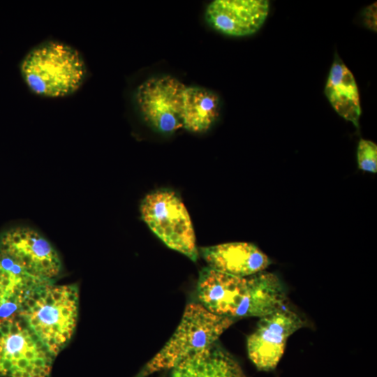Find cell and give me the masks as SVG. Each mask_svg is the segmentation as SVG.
I'll return each instance as SVG.
<instances>
[{"mask_svg":"<svg viewBox=\"0 0 377 377\" xmlns=\"http://www.w3.org/2000/svg\"><path fill=\"white\" fill-rule=\"evenodd\" d=\"M40 323V319L36 313H34V316L31 317L29 325L30 326L35 327Z\"/></svg>","mask_w":377,"mask_h":377,"instance_id":"cell-18","label":"cell"},{"mask_svg":"<svg viewBox=\"0 0 377 377\" xmlns=\"http://www.w3.org/2000/svg\"><path fill=\"white\" fill-rule=\"evenodd\" d=\"M43 345V343L41 339H40L39 340H38L36 342L34 343V346L36 348H41Z\"/></svg>","mask_w":377,"mask_h":377,"instance_id":"cell-27","label":"cell"},{"mask_svg":"<svg viewBox=\"0 0 377 377\" xmlns=\"http://www.w3.org/2000/svg\"><path fill=\"white\" fill-rule=\"evenodd\" d=\"M36 304L39 305L41 307H43V306H44L45 305L44 300H42V299H40L38 301H37Z\"/></svg>","mask_w":377,"mask_h":377,"instance_id":"cell-37","label":"cell"},{"mask_svg":"<svg viewBox=\"0 0 377 377\" xmlns=\"http://www.w3.org/2000/svg\"><path fill=\"white\" fill-rule=\"evenodd\" d=\"M20 70L31 91L48 98L75 93L88 76L82 53L57 39L45 40L31 48L22 59Z\"/></svg>","mask_w":377,"mask_h":377,"instance_id":"cell-2","label":"cell"},{"mask_svg":"<svg viewBox=\"0 0 377 377\" xmlns=\"http://www.w3.org/2000/svg\"><path fill=\"white\" fill-rule=\"evenodd\" d=\"M71 294L72 295H74L75 297H78V295H77V290H75V288H73L71 289Z\"/></svg>","mask_w":377,"mask_h":377,"instance_id":"cell-42","label":"cell"},{"mask_svg":"<svg viewBox=\"0 0 377 377\" xmlns=\"http://www.w3.org/2000/svg\"><path fill=\"white\" fill-rule=\"evenodd\" d=\"M54 291L58 292L61 294H64V286L62 287H57L54 289H53Z\"/></svg>","mask_w":377,"mask_h":377,"instance_id":"cell-32","label":"cell"},{"mask_svg":"<svg viewBox=\"0 0 377 377\" xmlns=\"http://www.w3.org/2000/svg\"><path fill=\"white\" fill-rule=\"evenodd\" d=\"M56 340L54 338L49 337L47 344L51 347L56 344Z\"/></svg>","mask_w":377,"mask_h":377,"instance_id":"cell-26","label":"cell"},{"mask_svg":"<svg viewBox=\"0 0 377 377\" xmlns=\"http://www.w3.org/2000/svg\"><path fill=\"white\" fill-rule=\"evenodd\" d=\"M48 290V293L47 297L44 300L45 304L47 306H54L56 302L54 300L52 296V293L50 292V290Z\"/></svg>","mask_w":377,"mask_h":377,"instance_id":"cell-15","label":"cell"},{"mask_svg":"<svg viewBox=\"0 0 377 377\" xmlns=\"http://www.w3.org/2000/svg\"><path fill=\"white\" fill-rule=\"evenodd\" d=\"M197 295L208 311L233 319L260 318L287 304L279 277L264 271L240 277L205 267L200 272Z\"/></svg>","mask_w":377,"mask_h":377,"instance_id":"cell-1","label":"cell"},{"mask_svg":"<svg viewBox=\"0 0 377 377\" xmlns=\"http://www.w3.org/2000/svg\"><path fill=\"white\" fill-rule=\"evenodd\" d=\"M234 322L233 318L212 313L200 303L188 304L176 330L146 364L140 377L172 369L184 359L216 343Z\"/></svg>","mask_w":377,"mask_h":377,"instance_id":"cell-3","label":"cell"},{"mask_svg":"<svg viewBox=\"0 0 377 377\" xmlns=\"http://www.w3.org/2000/svg\"><path fill=\"white\" fill-rule=\"evenodd\" d=\"M220 101L213 91L199 87H186L183 97V127L193 133L208 131L219 114Z\"/></svg>","mask_w":377,"mask_h":377,"instance_id":"cell-11","label":"cell"},{"mask_svg":"<svg viewBox=\"0 0 377 377\" xmlns=\"http://www.w3.org/2000/svg\"><path fill=\"white\" fill-rule=\"evenodd\" d=\"M200 254L208 267L235 276H249L263 272L271 261L256 245L230 242L202 247Z\"/></svg>","mask_w":377,"mask_h":377,"instance_id":"cell-8","label":"cell"},{"mask_svg":"<svg viewBox=\"0 0 377 377\" xmlns=\"http://www.w3.org/2000/svg\"><path fill=\"white\" fill-rule=\"evenodd\" d=\"M254 331L248 337L249 359L260 371L274 370L281 360L288 339L303 327L305 321L287 304L259 318Z\"/></svg>","mask_w":377,"mask_h":377,"instance_id":"cell-6","label":"cell"},{"mask_svg":"<svg viewBox=\"0 0 377 377\" xmlns=\"http://www.w3.org/2000/svg\"><path fill=\"white\" fill-rule=\"evenodd\" d=\"M51 331L56 332L57 334L61 333V325L59 323H54L51 325Z\"/></svg>","mask_w":377,"mask_h":377,"instance_id":"cell-19","label":"cell"},{"mask_svg":"<svg viewBox=\"0 0 377 377\" xmlns=\"http://www.w3.org/2000/svg\"><path fill=\"white\" fill-rule=\"evenodd\" d=\"M64 306L67 307V308H69L72 306V302H71L70 301H68V300H65L64 302Z\"/></svg>","mask_w":377,"mask_h":377,"instance_id":"cell-38","label":"cell"},{"mask_svg":"<svg viewBox=\"0 0 377 377\" xmlns=\"http://www.w3.org/2000/svg\"><path fill=\"white\" fill-rule=\"evenodd\" d=\"M269 8L267 0H214L207 6L205 16L216 31L242 37L253 34L261 28Z\"/></svg>","mask_w":377,"mask_h":377,"instance_id":"cell-7","label":"cell"},{"mask_svg":"<svg viewBox=\"0 0 377 377\" xmlns=\"http://www.w3.org/2000/svg\"><path fill=\"white\" fill-rule=\"evenodd\" d=\"M172 377H246L235 358L217 342L182 361Z\"/></svg>","mask_w":377,"mask_h":377,"instance_id":"cell-10","label":"cell"},{"mask_svg":"<svg viewBox=\"0 0 377 377\" xmlns=\"http://www.w3.org/2000/svg\"><path fill=\"white\" fill-rule=\"evenodd\" d=\"M20 334L23 338L29 337V334L27 330L20 332Z\"/></svg>","mask_w":377,"mask_h":377,"instance_id":"cell-34","label":"cell"},{"mask_svg":"<svg viewBox=\"0 0 377 377\" xmlns=\"http://www.w3.org/2000/svg\"><path fill=\"white\" fill-rule=\"evenodd\" d=\"M42 329H43V325L39 324L36 326L34 327V330L36 331V332H38L40 331H42Z\"/></svg>","mask_w":377,"mask_h":377,"instance_id":"cell-35","label":"cell"},{"mask_svg":"<svg viewBox=\"0 0 377 377\" xmlns=\"http://www.w3.org/2000/svg\"><path fill=\"white\" fill-rule=\"evenodd\" d=\"M61 335L63 338H64L66 340L68 339L71 337V335L69 334L68 330H63L61 333Z\"/></svg>","mask_w":377,"mask_h":377,"instance_id":"cell-24","label":"cell"},{"mask_svg":"<svg viewBox=\"0 0 377 377\" xmlns=\"http://www.w3.org/2000/svg\"><path fill=\"white\" fill-rule=\"evenodd\" d=\"M31 339L29 336L24 338V342H25L26 344L31 342Z\"/></svg>","mask_w":377,"mask_h":377,"instance_id":"cell-45","label":"cell"},{"mask_svg":"<svg viewBox=\"0 0 377 377\" xmlns=\"http://www.w3.org/2000/svg\"><path fill=\"white\" fill-rule=\"evenodd\" d=\"M34 284V281H27L26 286L28 288H31V286Z\"/></svg>","mask_w":377,"mask_h":377,"instance_id":"cell-36","label":"cell"},{"mask_svg":"<svg viewBox=\"0 0 377 377\" xmlns=\"http://www.w3.org/2000/svg\"><path fill=\"white\" fill-rule=\"evenodd\" d=\"M72 289L71 286H64V292L65 293H71V290Z\"/></svg>","mask_w":377,"mask_h":377,"instance_id":"cell-39","label":"cell"},{"mask_svg":"<svg viewBox=\"0 0 377 377\" xmlns=\"http://www.w3.org/2000/svg\"><path fill=\"white\" fill-rule=\"evenodd\" d=\"M358 168L363 171L376 173L377 145L371 140L361 138L357 149Z\"/></svg>","mask_w":377,"mask_h":377,"instance_id":"cell-12","label":"cell"},{"mask_svg":"<svg viewBox=\"0 0 377 377\" xmlns=\"http://www.w3.org/2000/svg\"><path fill=\"white\" fill-rule=\"evenodd\" d=\"M47 293H48V290L45 291L40 292L39 295H40V299L44 300L47 297Z\"/></svg>","mask_w":377,"mask_h":377,"instance_id":"cell-28","label":"cell"},{"mask_svg":"<svg viewBox=\"0 0 377 377\" xmlns=\"http://www.w3.org/2000/svg\"><path fill=\"white\" fill-rule=\"evenodd\" d=\"M29 337L31 339V341H33L34 343L36 342L38 340L40 339L36 332L30 335Z\"/></svg>","mask_w":377,"mask_h":377,"instance_id":"cell-22","label":"cell"},{"mask_svg":"<svg viewBox=\"0 0 377 377\" xmlns=\"http://www.w3.org/2000/svg\"><path fill=\"white\" fill-rule=\"evenodd\" d=\"M64 297L66 298V300L70 301L71 302H73L77 299V297H75L74 295H72L71 293H68V294L65 293Z\"/></svg>","mask_w":377,"mask_h":377,"instance_id":"cell-20","label":"cell"},{"mask_svg":"<svg viewBox=\"0 0 377 377\" xmlns=\"http://www.w3.org/2000/svg\"><path fill=\"white\" fill-rule=\"evenodd\" d=\"M54 339L56 340V342L58 343H64V341H66V339L63 338L60 334H57Z\"/></svg>","mask_w":377,"mask_h":377,"instance_id":"cell-21","label":"cell"},{"mask_svg":"<svg viewBox=\"0 0 377 377\" xmlns=\"http://www.w3.org/2000/svg\"><path fill=\"white\" fill-rule=\"evenodd\" d=\"M31 308L27 305H24V306L22 307V311H24V312H27V311L30 310Z\"/></svg>","mask_w":377,"mask_h":377,"instance_id":"cell-41","label":"cell"},{"mask_svg":"<svg viewBox=\"0 0 377 377\" xmlns=\"http://www.w3.org/2000/svg\"><path fill=\"white\" fill-rule=\"evenodd\" d=\"M50 350V346L48 344H43L40 348V351L43 353Z\"/></svg>","mask_w":377,"mask_h":377,"instance_id":"cell-25","label":"cell"},{"mask_svg":"<svg viewBox=\"0 0 377 377\" xmlns=\"http://www.w3.org/2000/svg\"><path fill=\"white\" fill-rule=\"evenodd\" d=\"M75 326V323H68L66 327L68 330H73Z\"/></svg>","mask_w":377,"mask_h":377,"instance_id":"cell-40","label":"cell"},{"mask_svg":"<svg viewBox=\"0 0 377 377\" xmlns=\"http://www.w3.org/2000/svg\"><path fill=\"white\" fill-rule=\"evenodd\" d=\"M30 298L34 300L36 302L38 301L40 299L39 293H33Z\"/></svg>","mask_w":377,"mask_h":377,"instance_id":"cell-29","label":"cell"},{"mask_svg":"<svg viewBox=\"0 0 377 377\" xmlns=\"http://www.w3.org/2000/svg\"><path fill=\"white\" fill-rule=\"evenodd\" d=\"M27 332H28V334H29V336L36 333V331L34 330V327H32V326H29L28 328H27Z\"/></svg>","mask_w":377,"mask_h":377,"instance_id":"cell-33","label":"cell"},{"mask_svg":"<svg viewBox=\"0 0 377 377\" xmlns=\"http://www.w3.org/2000/svg\"><path fill=\"white\" fill-rule=\"evenodd\" d=\"M186 86L170 75L151 77L135 92V102L144 120L154 130L170 133L183 127L182 112Z\"/></svg>","mask_w":377,"mask_h":377,"instance_id":"cell-5","label":"cell"},{"mask_svg":"<svg viewBox=\"0 0 377 377\" xmlns=\"http://www.w3.org/2000/svg\"><path fill=\"white\" fill-rule=\"evenodd\" d=\"M57 335V333L53 332V331H51L49 334L47 335L48 337H51V338H54L55 336Z\"/></svg>","mask_w":377,"mask_h":377,"instance_id":"cell-43","label":"cell"},{"mask_svg":"<svg viewBox=\"0 0 377 377\" xmlns=\"http://www.w3.org/2000/svg\"><path fill=\"white\" fill-rule=\"evenodd\" d=\"M50 292L52 293V298L56 302L61 301L63 299L65 294V293L61 294L58 292H56L53 289L50 290Z\"/></svg>","mask_w":377,"mask_h":377,"instance_id":"cell-17","label":"cell"},{"mask_svg":"<svg viewBox=\"0 0 377 377\" xmlns=\"http://www.w3.org/2000/svg\"><path fill=\"white\" fill-rule=\"evenodd\" d=\"M36 314L40 319V324L42 325L43 327H45V325L51 326L52 324L57 323L58 322L59 323L66 320L65 318L60 315L59 308H57L55 306L45 305Z\"/></svg>","mask_w":377,"mask_h":377,"instance_id":"cell-13","label":"cell"},{"mask_svg":"<svg viewBox=\"0 0 377 377\" xmlns=\"http://www.w3.org/2000/svg\"><path fill=\"white\" fill-rule=\"evenodd\" d=\"M77 316V310L76 309L71 311L70 316Z\"/></svg>","mask_w":377,"mask_h":377,"instance_id":"cell-44","label":"cell"},{"mask_svg":"<svg viewBox=\"0 0 377 377\" xmlns=\"http://www.w3.org/2000/svg\"><path fill=\"white\" fill-rule=\"evenodd\" d=\"M140 212L150 230L167 246L194 262L198 260L193 224L185 205L175 193L159 190L147 195Z\"/></svg>","mask_w":377,"mask_h":377,"instance_id":"cell-4","label":"cell"},{"mask_svg":"<svg viewBox=\"0 0 377 377\" xmlns=\"http://www.w3.org/2000/svg\"><path fill=\"white\" fill-rule=\"evenodd\" d=\"M27 304L31 309L36 305V302L34 300L30 298L27 301Z\"/></svg>","mask_w":377,"mask_h":377,"instance_id":"cell-23","label":"cell"},{"mask_svg":"<svg viewBox=\"0 0 377 377\" xmlns=\"http://www.w3.org/2000/svg\"><path fill=\"white\" fill-rule=\"evenodd\" d=\"M364 20L367 27L376 31V3H373L366 8L364 11Z\"/></svg>","mask_w":377,"mask_h":377,"instance_id":"cell-14","label":"cell"},{"mask_svg":"<svg viewBox=\"0 0 377 377\" xmlns=\"http://www.w3.org/2000/svg\"><path fill=\"white\" fill-rule=\"evenodd\" d=\"M48 339H49V337H45L44 339H42L43 344H47Z\"/></svg>","mask_w":377,"mask_h":377,"instance_id":"cell-46","label":"cell"},{"mask_svg":"<svg viewBox=\"0 0 377 377\" xmlns=\"http://www.w3.org/2000/svg\"><path fill=\"white\" fill-rule=\"evenodd\" d=\"M59 313L60 315L65 318H68L71 315V311L69 308H67L64 306L59 307Z\"/></svg>","mask_w":377,"mask_h":377,"instance_id":"cell-16","label":"cell"},{"mask_svg":"<svg viewBox=\"0 0 377 377\" xmlns=\"http://www.w3.org/2000/svg\"><path fill=\"white\" fill-rule=\"evenodd\" d=\"M324 91L337 114L359 128L361 107L358 87L353 73L337 57L330 68Z\"/></svg>","mask_w":377,"mask_h":377,"instance_id":"cell-9","label":"cell"},{"mask_svg":"<svg viewBox=\"0 0 377 377\" xmlns=\"http://www.w3.org/2000/svg\"><path fill=\"white\" fill-rule=\"evenodd\" d=\"M41 308H42L41 306L36 304L33 308H31V310H32L34 313H38L40 311V310L41 309Z\"/></svg>","mask_w":377,"mask_h":377,"instance_id":"cell-30","label":"cell"},{"mask_svg":"<svg viewBox=\"0 0 377 377\" xmlns=\"http://www.w3.org/2000/svg\"><path fill=\"white\" fill-rule=\"evenodd\" d=\"M26 347L27 349L29 350H34V348H35V346H34V343L33 341H31L28 343L26 344Z\"/></svg>","mask_w":377,"mask_h":377,"instance_id":"cell-31","label":"cell"}]
</instances>
